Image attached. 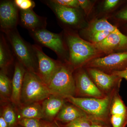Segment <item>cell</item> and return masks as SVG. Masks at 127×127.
Listing matches in <instances>:
<instances>
[{
	"mask_svg": "<svg viewBox=\"0 0 127 127\" xmlns=\"http://www.w3.org/2000/svg\"><path fill=\"white\" fill-rule=\"evenodd\" d=\"M29 33L36 44L52 50L59 61L68 62L69 54L64 34L54 33L46 29L29 31Z\"/></svg>",
	"mask_w": 127,
	"mask_h": 127,
	"instance_id": "cell-6",
	"label": "cell"
},
{
	"mask_svg": "<svg viewBox=\"0 0 127 127\" xmlns=\"http://www.w3.org/2000/svg\"><path fill=\"white\" fill-rule=\"evenodd\" d=\"M7 73L0 71V103L11 102L12 92V81L9 79Z\"/></svg>",
	"mask_w": 127,
	"mask_h": 127,
	"instance_id": "cell-21",
	"label": "cell"
},
{
	"mask_svg": "<svg viewBox=\"0 0 127 127\" xmlns=\"http://www.w3.org/2000/svg\"><path fill=\"white\" fill-rule=\"evenodd\" d=\"M42 102L21 104L18 107L15 106L18 120L21 119H43Z\"/></svg>",
	"mask_w": 127,
	"mask_h": 127,
	"instance_id": "cell-17",
	"label": "cell"
},
{
	"mask_svg": "<svg viewBox=\"0 0 127 127\" xmlns=\"http://www.w3.org/2000/svg\"><path fill=\"white\" fill-rule=\"evenodd\" d=\"M4 33L17 60L24 66L27 70L37 75V59L32 45L22 37L17 28Z\"/></svg>",
	"mask_w": 127,
	"mask_h": 127,
	"instance_id": "cell-3",
	"label": "cell"
},
{
	"mask_svg": "<svg viewBox=\"0 0 127 127\" xmlns=\"http://www.w3.org/2000/svg\"><path fill=\"white\" fill-rule=\"evenodd\" d=\"M57 123L58 125V126H59V127H62L60 125H59V124H58V123L57 122Z\"/></svg>",
	"mask_w": 127,
	"mask_h": 127,
	"instance_id": "cell-36",
	"label": "cell"
},
{
	"mask_svg": "<svg viewBox=\"0 0 127 127\" xmlns=\"http://www.w3.org/2000/svg\"><path fill=\"white\" fill-rule=\"evenodd\" d=\"M20 9L14 0H4L0 2V28L5 32L16 29L19 23Z\"/></svg>",
	"mask_w": 127,
	"mask_h": 127,
	"instance_id": "cell-11",
	"label": "cell"
},
{
	"mask_svg": "<svg viewBox=\"0 0 127 127\" xmlns=\"http://www.w3.org/2000/svg\"><path fill=\"white\" fill-rule=\"evenodd\" d=\"M64 34L69 54L68 63L74 70L97 58L101 53L94 44L84 40L75 32L66 31Z\"/></svg>",
	"mask_w": 127,
	"mask_h": 127,
	"instance_id": "cell-1",
	"label": "cell"
},
{
	"mask_svg": "<svg viewBox=\"0 0 127 127\" xmlns=\"http://www.w3.org/2000/svg\"><path fill=\"white\" fill-rule=\"evenodd\" d=\"M111 74L117 75L122 78H124L127 80V69L123 71L114 72Z\"/></svg>",
	"mask_w": 127,
	"mask_h": 127,
	"instance_id": "cell-33",
	"label": "cell"
},
{
	"mask_svg": "<svg viewBox=\"0 0 127 127\" xmlns=\"http://www.w3.org/2000/svg\"><path fill=\"white\" fill-rule=\"evenodd\" d=\"M18 24L29 32L46 29L47 25V18L37 15L33 9L20 10Z\"/></svg>",
	"mask_w": 127,
	"mask_h": 127,
	"instance_id": "cell-14",
	"label": "cell"
},
{
	"mask_svg": "<svg viewBox=\"0 0 127 127\" xmlns=\"http://www.w3.org/2000/svg\"><path fill=\"white\" fill-rule=\"evenodd\" d=\"M1 104L0 115L4 117L9 127H16L18 124V120L15 106L11 102Z\"/></svg>",
	"mask_w": 127,
	"mask_h": 127,
	"instance_id": "cell-20",
	"label": "cell"
},
{
	"mask_svg": "<svg viewBox=\"0 0 127 127\" xmlns=\"http://www.w3.org/2000/svg\"><path fill=\"white\" fill-rule=\"evenodd\" d=\"M18 124L23 127H42L41 120L37 119H21Z\"/></svg>",
	"mask_w": 127,
	"mask_h": 127,
	"instance_id": "cell-25",
	"label": "cell"
},
{
	"mask_svg": "<svg viewBox=\"0 0 127 127\" xmlns=\"http://www.w3.org/2000/svg\"><path fill=\"white\" fill-rule=\"evenodd\" d=\"M117 28L111 24L106 19H100L93 21L89 26L87 30L89 37L99 32L108 31L113 32Z\"/></svg>",
	"mask_w": 127,
	"mask_h": 127,
	"instance_id": "cell-22",
	"label": "cell"
},
{
	"mask_svg": "<svg viewBox=\"0 0 127 127\" xmlns=\"http://www.w3.org/2000/svg\"><path fill=\"white\" fill-rule=\"evenodd\" d=\"M0 127H9L6 121L1 115L0 117Z\"/></svg>",
	"mask_w": 127,
	"mask_h": 127,
	"instance_id": "cell-35",
	"label": "cell"
},
{
	"mask_svg": "<svg viewBox=\"0 0 127 127\" xmlns=\"http://www.w3.org/2000/svg\"><path fill=\"white\" fill-rule=\"evenodd\" d=\"M83 66L96 68L109 74L115 71L124 70L127 69V52L112 53L103 57L95 58Z\"/></svg>",
	"mask_w": 127,
	"mask_h": 127,
	"instance_id": "cell-7",
	"label": "cell"
},
{
	"mask_svg": "<svg viewBox=\"0 0 127 127\" xmlns=\"http://www.w3.org/2000/svg\"><path fill=\"white\" fill-rule=\"evenodd\" d=\"M76 88V97L103 98L104 95L96 86L86 70L79 68L74 71Z\"/></svg>",
	"mask_w": 127,
	"mask_h": 127,
	"instance_id": "cell-9",
	"label": "cell"
},
{
	"mask_svg": "<svg viewBox=\"0 0 127 127\" xmlns=\"http://www.w3.org/2000/svg\"><path fill=\"white\" fill-rule=\"evenodd\" d=\"M70 103H65L55 120L67 124L82 117H88L86 114L82 109L74 104Z\"/></svg>",
	"mask_w": 127,
	"mask_h": 127,
	"instance_id": "cell-18",
	"label": "cell"
},
{
	"mask_svg": "<svg viewBox=\"0 0 127 127\" xmlns=\"http://www.w3.org/2000/svg\"><path fill=\"white\" fill-rule=\"evenodd\" d=\"M119 0H106L104 2V7L106 10H109L115 7L118 4Z\"/></svg>",
	"mask_w": 127,
	"mask_h": 127,
	"instance_id": "cell-30",
	"label": "cell"
},
{
	"mask_svg": "<svg viewBox=\"0 0 127 127\" xmlns=\"http://www.w3.org/2000/svg\"><path fill=\"white\" fill-rule=\"evenodd\" d=\"M56 3L66 7L78 9L80 8L78 0H53Z\"/></svg>",
	"mask_w": 127,
	"mask_h": 127,
	"instance_id": "cell-28",
	"label": "cell"
},
{
	"mask_svg": "<svg viewBox=\"0 0 127 127\" xmlns=\"http://www.w3.org/2000/svg\"><path fill=\"white\" fill-rule=\"evenodd\" d=\"M94 45L100 52L107 55L127 52V36L117 28L104 40Z\"/></svg>",
	"mask_w": 127,
	"mask_h": 127,
	"instance_id": "cell-12",
	"label": "cell"
},
{
	"mask_svg": "<svg viewBox=\"0 0 127 127\" xmlns=\"http://www.w3.org/2000/svg\"><path fill=\"white\" fill-rule=\"evenodd\" d=\"M116 17L121 20L127 22V7L119 12Z\"/></svg>",
	"mask_w": 127,
	"mask_h": 127,
	"instance_id": "cell-31",
	"label": "cell"
},
{
	"mask_svg": "<svg viewBox=\"0 0 127 127\" xmlns=\"http://www.w3.org/2000/svg\"><path fill=\"white\" fill-rule=\"evenodd\" d=\"M79 7H81L87 14L89 11V8L91 7V2L87 0H78Z\"/></svg>",
	"mask_w": 127,
	"mask_h": 127,
	"instance_id": "cell-29",
	"label": "cell"
},
{
	"mask_svg": "<svg viewBox=\"0 0 127 127\" xmlns=\"http://www.w3.org/2000/svg\"><path fill=\"white\" fill-rule=\"evenodd\" d=\"M51 95L47 86L37 75L27 70L22 89L21 104L42 102Z\"/></svg>",
	"mask_w": 127,
	"mask_h": 127,
	"instance_id": "cell-5",
	"label": "cell"
},
{
	"mask_svg": "<svg viewBox=\"0 0 127 127\" xmlns=\"http://www.w3.org/2000/svg\"><path fill=\"white\" fill-rule=\"evenodd\" d=\"M112 115L127 116V107L119 95V91L114 93L111 101L109 116Z\"/></svg>",
	"mask_w": 127,
	"mask_h": 127,
	"instance_id": "cell-23",
	"label": "cell"
},
{
	"mask_svg": "<svg viewBox=\"0 0 127 127\" xmlns=\"http://www.w3.org/2000/svg\"><path fill=\"white\" fill-rule=\"evenodd\" d=\"M67 102L65 98L51 95L42 102L43 119L52 122L55 121L59 112Z\"/></svg>",
	"mask_w": 127,
	"mask_h": 127,
	"instance_id": "cell-16",
	"label": "cell"
},
{
	"mask_svg": "<svg viewBox=\"0 0 127 127\" xmlns=\"http://www.w3.org/2000/svg\"><path fill=\"white\" fill-rule=\"evenodd\" d=\"M91 127H112L106 124L92 121Z\"/></svg>",
	"mask_w": 127,
	"mask_h": 127,
	"instance_id": "cell-34",
	"label": "cell"
},
{
	"mask_svg": "<svg viewBox=\"0 0 127 127\" xmlns=\"http://www.w3.org/2000/svg\"><path fill=\"white\" fill-rule=\"evenodd\" d=\"M86 71L98 88L108 95L119 91L122 79L113 74H109L93 68H86Z\"/></svg>",
	"mask_w": 127,
	"mask_h": 127,
	"instance_id": "cell-10",
	"label": "cell"
},
{
	"mask_svg": "<svg viewBox=\"0 0 127 127\" xmlns=\"http://www.w3.org/2000/svg\"><path fill=\"white\" fill-rule=\"evenodd\" d=\"M26 71L24 66L17 60L12 80V92L11 98V102L15 107L19 106L21 104V93L24 76Z\"/></svg>",
	"mask_w": 127,
	"mask_h": 127,
	"instance_id": "cell-15",
	"label": "cell"
},
{
	"mask_svg": "<svg viewBox=\"0 0 127 127\" xmlns=\"http://www.w3.org/2000/svg\"><path fill=\"white\" fill-rule=\"evenodd\" d=\"M36 55L37 62V75L47 86L63 62L51 58L43 52L41 47L36 44L32 45Z\"/></svg>",
	"mask_w": 127,
	"mask_h": 127,
	"instance_id": "cell-8",
	"label": "cell"
},
{
	"mask_svg": "<svg viewBox=\"0 0 127 127\" xmlns=\"http://www.w3.org/2000/svg\"><path fill=\"white\" fill-rule=\"evenodd\" d=\"M5 36H0V68L7 73L8 68L14 63V56Z\"/></svg>",
	"mask_w": 127,
	"mask_h": 127,
	"instance_id": "cell-19",
	"label": "cell"
},
{
	"mask_svg": "<svg viewBox=\"0 0 127 127\" xmlns=\"http://www.w3.org/2000/svg\"><path fill=\"white\" fill-rule=\"evenodd\" d=\"M42 127H59L57 123V121L55 120L54 122H49L47 120H41Z\"/></svg>",
	"mask_w": 127,
	"mask_h": 127,
	"instance_id": "cell-32",
	"label": "cell"
},
{
	"mask_svg": "<svg viewBox=\"0 0 127 127\" xmlns=\"http://www.w3.org/2000/svg\"><path fill=\"white\" fill-rule=\"evenodd\" d=\"M14 2L18 9L23 10L33 9L35 3L32 0H14Z\"/></svg>",
	"mask_w": 127,
	"mask_h": 127,
	"instance_id": "cell-26",
	"label": "cell"
},
{
	"mask_svg": "<svg viewBox=\"0 0 127 127\" xmlns=\"http://www.w3.org/2000/svg\"><path fill=\"white\" fill-rule=\"evenodd\" d=\"M116 92L103 98L70 96L66 100L84 111L92 121L109 125L110 105L113 94Z\"/></svg>",
	"mask_w": 127,
	"mask_h": 127,
	"instance_id": "cell-2",
	"label": "cell"
},
{
	"mask_svg": "<svg viewBox=\"0 0 127 127\" xmlns=\"http://www.w3.org/2000/svg\"><path fill=\"white\" fill-rule=\"evenodd\" d=\"M42 1L52 10L60 23L71 27L79 25L81 17L78 9L63 6L53 0Z\"/></svg>",
	"mask_w": 127,
	"mask_h": 127,
	"instance_id": "cell-13",
	"label": "cell"
},
{
	"mask_svg": "<svg viewBox=\"0 0 127 127\" xmlns=\"http://www.w3.org/2000/svg\"><path fill=\"white\" fill-rule=\"evenodd\" d=\"M74 71L68 63H62L47 86L51 95L65 99L70 96L76 97Z\"/></svg>",
	"mask_w": 127,
	"mask_h": 127,
	"instance_id": "cell-4",
	"label": "cell"
},
{
	"mask_svg": "<svg viewBox=\"0 0 127 127\" xmlns=\"http://www.w3.org/2000/svg\"><path fill=\"white\" fill-rule=\"evenodd\" d=\"M92 120L88 117H82L66 124L64 127H91Z\"/></svg>",
	"mask_w": 127,
	"mask_h": 127,
	"instance_id": "cell-24",
	"label": "cell"
},
{
	"mask_svg": "<svg viewBox=\"0 0 127 127\" xmlns=\"http://www.w3.org/2000/svg\"><path fill=\"white\" fill-rule=\"evenodd\" d=\"M112 32L108 31L99 32L89 37V40L93 44L99 43L106 39Z\"/></svg>",
	"mask_w": 127,
	"mask_h": 127,
	"instance_id": "cell-27",
	"label": "cell"
}]
</instances>
